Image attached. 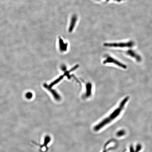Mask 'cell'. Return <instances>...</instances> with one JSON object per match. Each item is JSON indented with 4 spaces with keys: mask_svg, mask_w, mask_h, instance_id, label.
<instances>
[{
    "mask_svg": "<svg viewBox=\"0 0 152 152\" xmlns=\"http://www.w3.org/2000/svg\"><path fill=\"white\" fill-rule=\"evenodd\" d=\"M86 93L85 94V97L87 98L91 96V89H92V85L91 83H87L86 84Z\"/></svg>",
    "mask_w": 152,
    "mask_h": 152,
    "instance_id": "8",
    "label": "cell"
},
{
    "mask_svg": "<svg viewBox=\"0 0 152 152\" xmlns=\"http://www.w3.org/2000/svg\"><path fill=\"white\" fill-rule=\"evenodd\" d=\"M129 99V97H127L123 99L120 103L119 106L112 112L108 117L103 119L94 126V130L95 131H99L118 117L124 108L125 104L128 101Z\"/></svg>",
    "mask_w": 152,
    "mask_h": 152,
    "instance_id": "1",
    "label": "cell"
},
{
    "mask_svg": "<svg viewBox=\"0 0 152 152\" xmlns=\"http://www.w3.org/2000/svg\"><path fill=\"white\" fill-rule=\"evenodd\" d=\"M107 1H109V0H106ZM115 0L116 1H122V0Z\"/></svg>",
    "mask_w": 152,
    "mask_h": 152,
    "instance_id": "10",
    "label": "cell"
},
{
    "mask_svg": "<svg viewBox=\"0 0 152 152\" xmlns=\"http://www.w3.org/2000/svg\"><path fill=\"white\" fill-rule=\"evenodd\" d=\"M65 77L64 75H61L56 80H55L54 81H53V82H51V83L49 85V87H52L53 86H55L56 84H58L59 82H60L61 80H62L63 78Z\"/></svg>",
    "mask_w": 152,
    "mask_h": 152,
    "instance_id": "9",
    "label": "cell"
},
{
    "mask_svg": "<svg viewBox=\"0 0 152 152\" xmlns=\"http://www.w3.org/2000/svg\"><path fill=\"white\" fill-rule=\"evenodd\" d=\"M59 47L60 51L62 52L67 51L68 48V44L67 43H65L62 39L59 37Z\"/></svg>",
    "mask_w": 152,
    "mask_h": 152,
    "instance_id": "7",
    "label": "cell"
},
{
    "mask_svg": "<svg viewBox=\"0 0 152 152\" xmlns=\"http://www.w3.org/2000/svg\"><path fill=\"white\" fill-rule=\"evenodd\" d=\"M103 63L104 64H106V63H112L118 66L119 67H121L122 68L124 69L127 68V66L125 65L122 63L120 62L119 61H118V60H116L115 59L113 58L110 56H107L106 59L103 61Z\"/></svg>",
    "mask_w": 152,
    "mask_h": 152,
    "instance_id": "3",
    "label": "cell"
},
{
    "mask_svg": "<svg viewBox=\"0 0 152 152\" xmlns=\"http://www.w3.org/2000/svg\"><path fill=\"white\" fill-rule=\"evenodd\" d=\"M126 53L128 55L134 58L137 62H140L142 60L140 56L134 50H129L126 52Z\"/></svg>",
    "mask_w": 152,
    "mask_h": 152,
    "instance_id": "4",
    "label": "cell"
},
{
    "mask_svg": "<svg viewBox=\"0 0 152 152\" xmlns=\"http://www.w3.org/2000/svg\"><path fill=\"white\" fill-rule=\"evenodd\" d=\"M78 20V17L76 15H74L71 18L70 24L69 27L68 31L69 32H72L74 30Z\"/></svg>",
    "mask_w": 152,
    "mask_h": 152,
    "instance_id": "6",
    "label": "cell"
},
{
    "mask_svg": "<svg viewBox=\"0 0 152 152\" xmlns=\"http://www.w3.org/2000/svg\"><path fill=\"white\" fill-rule=\"evenodd\" d=\"M44 87L51 93V94H52L54 97V99L56 100L60 101V100H61V97H60V95L55 90L52 89L51 88L52 87H49V86L47 85L46 84V85H44Z\"/></svg>",
    "mask_w": 152,
    "mask_h": 152,
    "instance_id": "5",
    "label": "cell"
},
{
    "mask_svg": "<svg viewBox=\"0 0 152 152\" xmlns=\"http://www.w3.org/2000/svg\"><path fill=\"white\" fill-rule=\"evenodd\" d=\"M134 45L133 42L130 41L126 43H105L103 46L109 47H132Z\"/></svg>",
    "mask_w": 152,
    "mask_h": 152,
    "instance_id": "2",
    "label": "cell"
}]
</instances>
